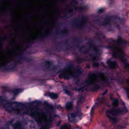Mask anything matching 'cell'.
Returning a JSON list of instances; mask_svg holds the SVG:
<instances>
[{"mask_svg": "<svg viewBox=\"0 0 129 129\" xmlns=\"http://www.w3.org/2000/svg\"><path fill=\"white\" fill-rule=\"evenodd\" d=\"M15 66V63L14 62H11L8 64H7L4 68V71H9L14 68Z\"/></svg>", "mask_w": 129, "mask_h": 129, "instance_id": "cell-4", "label": "cell"}, {"mask_svg": "<svg viewBox=\"0 0 129 129\" xmlns=\"http://www.w3.org/2000/svg\"><path fill=\"white\" fill-rule=\"evenodd\" d=\"M112 104H113V105L114 106L117 107V106H118V100H117V99L114 100L113 101Z\"/></svg>", "mask_w": 129, "mask_h": 129, "instance_id": "cell-10", "label": "cell"}, {"mask_svg": "<svg viewBox=\"0 0 129 129\" xmlns=\"http://www.w3.org/2000/svg\"><path fill=\"white\" fill-rule=\"evenodd\" d=\"M60 128H70V126L69 125H68V124H67H67H65V125H63V126H62L61 127H60Z\"/></svg>", "mask_w": 129, "mask_h": 129, "instance_id": "cell-11", "label": "cell"}, {"mask_svg": "<svg viewBox=\"0 0 129 129\" xmlns=\"http://www.w3.org/2000/svg\"><path fill=\"white\" fill-rule=\"evenodd\" d=\"M52 63L51 61H47L45 62L44 63V67L46 68H50L52 66Z\"/></svg>", "mask_w": 129, "mask_h": 129, "instance_id": "cell-8", "label": "cell"}, {"mask_svg": "<svg viewBox=\"0 0 129 129\" xmlns=\"http://www.w3.org/2000/svg\"><path fill=\"white\" fill-rule=\"evenodd\" d=\"M94 65L95 66H97V67L99 66V64H98V63H94Z\"/></svg>", "mask_w": 129, "mask_h": 129, "instance_id": "cell-12", "label": "cell"}, {"mask_svg": "<svg viewBox=\"0 0 129 129\" xmlns=\"http://www.w3.org/2000/svg\"><path fill=\"white\" fill-rule=\"evenodd\" d=\"M123 112V111L120 109H112L111 110H107V114H110V115H118L120 114H122Z\"/></svg>", "mask_w": 129, "mask_h": 129, "instance_id": "cell-3", "label": "cell"}, {"mask_svg": "<svg viewBox=\"0 0 129 129\" xmlns=\"http://www.w3.org/2000/svg\"><path fill=\"white\" fill-rule=\"evenodd\" d=\"M96 78L97 76L94 74H92L89 76L87 79V82L90 83H93L95 81Z\"/></svg>", "mask_w": 129, "mask_h": 129, "instance_id": "cell-6", "label": "cell"}, {"mask_svg": "<svg viewBox=\"0 0 129 129\" xmlns=\"http://www.w3.org/2000/svg\"><path fill=\"white\" fill-rule=\"evenodd\" d=\"M107 90H106V91H105V92H104V93H103V95H104V94H106V92H107Z\"/></svg>", "mask_w": 129, "mask_h": 129, "instance_id": "cell-14", "label": "cell"}, {"mask_svg": "<svg viewBox=\"0 0 129 129\" xmlns=\"http://www.w3.org/2000/svg\"><path fill=\"white\" fill-rule=\"evenodd\" d=\"M47 95L48 97H49L52 99H56L58 97V95L54 93H49L47 94Z\"/></svg>", "mask_w": 129, "mask_h": 129, "instance_id": "cell-7", "label": "cell"}, {"mask_svg": "<svg viewBox=\"0 0 129 129\" xmlns=\"http://www.w3.org/2000/svg\"><path fill=\"white\" fill-rule=\"evenodd\" d=\"M8 128H33L35 123L30 118L24 117L14 118L10 120L6 124Z\"/></svg>", "mask_w": 129, "mask_h": 129, "instance_id": "cell-1", "label": "cell"}, {"mask_svg": "<svg viewBox=\"0 0 129 129\" xmlns=\"http://www.w3.org/2000/svg\"><path fill=\"white\" fill-rule=\"evenodd\" d=\"M127 84L129 85V78L127 80Z\"/></svg>", "mask_w": 129, "mask_h": 129, "instance_id": "cell-13", "label": "cell"}, {"mask_svg": "<svg viewBox=\"0 0 129 129\" xmlns=\"http://www.w3.org/2000/svg\"><path fill=\"white\" fill-rule=\"evenodd\" d=\"M107 63L109 67L111 69H114L117 67V64L115 61L108 60L107 61Z\"/></svg>", "mask_w": 129, "mask_h": 129, "instance_id": "cell-5", "label": "cell"}, {"mask_svg": "<svg viewBox=\"0 0 129 129\" xmlns=\"http://www.w3.org/2000/svg\"><path fill=\"white\" fill-rule=\"evenodd\" d=\"M5 110L8 112L17 115H24L28 113V108L23 104L19 102H10L5 105Z\"/></svg>", "mask_w": 129, "mask_h": 129, "instance_id": "cell-2", "label": "cell"}, {"mask_svg": "<svg viewBox=\"0 0 129 129\" xmlns=\"http://www.w3.org/2000/svg\"><path fill=\"white\" fill-rule=\"evenodd\" d=\"M72 106H73V103L72 102H69L66 105V109L67 110H70V109L72 108Z\"/></svg>", "mask_w": 129, "mask_h": 129, "instance_id": "cell-9", "label": "cell"}]
</instances>
